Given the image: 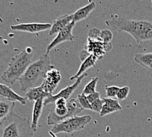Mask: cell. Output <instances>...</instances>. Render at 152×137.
Instances as JSON below:
<instances>
[{"label":"cell","instance_id":"4","mask_svg":"<svg viewBox=\"0 0 152 137\" xmlns=\"http://www.w3.org/2000/svg\"><path fill=\"white\" fill-rule=\"evenodd\" d=\"M54 104L55 106L50 110L47 117L48 125H55L63 121L77 116L84 110L77 99L67 101L64 98H59Z\"/></svg>","mask_w":152,"mask_h":137},{"label":"cell","instance_id":"25","mask_svg":"<svg viewBox=\"0 0 152 137\" xmlns=\"http://www.w3.org/2000/svg\"><path fill=\"white\" fill-rule=\"evenodd\" d=\"M120 89L118 86H111V87H106V93L107 98H115L118 95L119 90Z\"/></svg>","mask_w":152,"mask_h":137},{"label":"cell","instance_id":"2","mask_svg":"<svg viewBox=\"0 0 152 137\" xmlns=\"http://www.w3.org/2000/svg\"><path fill=\"white\" fill-rule=\"evenodd\" d=\"M53 69H55V66L52 65L48 53L43 54L36 61L31 63L19 78L21 90L26 92L30 88H33L40 79L42 78L43 81L47 73Z\"/></svg>","mask_w":152,"mask_h":137},{"label":"cell","instance_id":"15","mask_svg":"<svg viewBox=\"0 0 152 137\" xmlns=\"http://www.w3.org/2000/svg\"><path fill=\"white\" fill-rule=\"evenodd\" d=\"M102 100L104 105L102 110L100 113L101 117L106 116L107 115L122 110V107L119 104L118 100L111 98H102Z\"/></svg>","mask_w":152,"mask_h":137},{"label":"cell","instance_id":"6","mask_svg":"<svg viewBox=\"0 0 152 137\" xmlns=\"http://www.w3.org/2000/svg\"><path fill=\"white\" fill-rule=\"evenodd\" d=\"M91 116L87 115L83 116H75L72 118L53 125L50 133L53 134L66 133H72L83 129L91 121Z\"/></svg>","mask_w":152,"mask_h":137},{"label":"cell","instance_id":"12","mask_svg":"<svg viewBox=\"0 0 152 137\" xmlns=\"http://www.w3.org/2000/svg\"><path fill=\"white\" fill-rule=\"evenodd\" d=\"M72 22V14H64L60 16L59 17H58L54 21L52 24V27L49 30V36H52L53 34H58L60 31L62 30L63 28L67 27L69 24H71Z\"/></svg>","mask_w":152,"mask_h":137},{"label":"cell","instance_id":"29","mask_svg":"<svg viewBox=\"0 0 152 137\" xmlns=\"http://www.w3.org/2000/svg\"><path fill=\"white\" fill-rule=\"evenodd\" d=\"M91 54L87 52V50H83L80 53V59L81 61L83 62L85 59H87V57L89 56Z\"/></svg>","mask_w":152,"mask_h":137},{"label":"cell","instance_id":"13","mask_svg":"<svg viewBox=\"0 0 152 137\" xmlns=\"http://www.w3.org/2000/svg\"><path fill=\"white\" fill-rule=\"evenodd\" d=\"M86 48L88 53L95 56L98 59H102L104 54L106 53L105 51V43L100 40L88 38Z\"/></svg>","mask_w":152,"mask_h":137},{"label":"cell","instance_id":"23","mask_svg":"<svg viewBox=\"0 0 152 137\" xmlns=\"http://www.w3.org/2000/svg\"><path fill=\"white\" fill-rule=\"evenodd\" d=\"M113 38V33L112 31L108 29H104L101 30L100 39L104 43H110L112 40Z\"/></svg>","mask_w":152,"mask_h":137},{"label":"cell","instance_id":"3","mask_svg":"<svg viewBox=\"0 0 152 137\" xmlns=\"http://www.w3.org/2000/svg\"><path fill=\"white\" fill-rule=\"evenodd\" d=\"M34 49L28 47L23 52L15 55L9 63L7 69L3 73L2 80L8 84H12L19 80L32 63Z\"/></svg>","mask_w":152,"mask_h":137},{"label":"cell","instance_id":"18","mask_svg":"<svg viewBox=\"0 0 152 137\" xmlns=\"http://www.w3.org/2000/svg\"><path fill=\"white\" fill-rule=\"evenodd\" d=\"M97 59L98 58L96 56L93 55V54H91L87 59H85L84 61L82 62L78 71L76 73V74L74 76H72L70 78V80L73 81L74 79H77V78L80 77V76L86 73L87 70H88L91 67H94Z\"/></svg>","mask_w":152,"mask_h":137},{"label":"cell","instance_id":"5","mask_svg":"<svg viewBox=\"0 0 152 137\" xmlns=\"http://www.w3.org/2000/svg\"><path fill=\"white\" fill-rule=\"evenodd\" d=\"M34 133L29 119L15 111L0 125V137H33Z\"/></svg>","mask_w":152,"mask_h":137},{"label":"cell","instance_id":"1","mask_svg":"<svg viewBox=\"0 0 152 137\" xmlns=\"http://www.w3.org/2000/svg\"><path fill=\"white\" fill-rule=\"evenodd\" d=\"M105 23L114 31L129 33L138 44L152 40V23L148 21L133 20L121 16L112 15Z\"/></svg>","mask_w":152,"mask_h":137},{"label":"cell","instance_id":"24","mask_svg":"<svg viewBox=\"0 0 152 137\" xmlns=\"http://www.w3.org/2000/svg\"><path fill=\"white\" fill-rule=\"evenodd\" d=\"M101 30L97 28H91L88 31V38L95 40H100Z\"/></svg>","mask_w":152,"mask_h":137},{"label":"cell","instance_id":"8","mask_svg":"<svg viewBox=\"0 0 152 137\" xmlns=\"http://www.w3.org/2000/svg\"><path fill=\"white\" fill-rule=\"evenodd\" d=\"M75 24L74 21L71 24L68 25L67 27L63 28L59 33L57 34V36L51 42H50L47 47V53H48L50 50L53 49L56 46L61 44L66 41H69V42H74V37L72 34V30Z\"/></svg>","mask_w":152,"mask_h":137},{"label":"cell","instance_id":"11","mask_svg":"<svg viewBox=\"0 0 152 137\" xmlns=\"http://www.w3.org/2000/svg\"><path fill=\"white\" fill-rule=\"evenodd\" d=\"M0 96L4 98L9 101H15H15H18L19 103L23 105V106L26 105V98L21 96L20 95L16 93L11 87H9V86L5 84L0 83Z\"/></svg>","mask_w":152,"mask_h":137},{"label":"cell","instance_id":"21","mask_svg":"<svg viewBox=\"0 0 152 137\" xmlns=\"http://www.w3.org/2000/svg\"><path fill=\"white\" fill-rule=\"evenodd\" d=\"M98 81H99L98 77H93L92 78L91 81L89 82H88L87 85L85 87L83 90V94L88 96L96 92V87Z\"/></svg>","mask_w":152,"mask_h":137},{"label":"cell","instance_id":"10","mask_svg":"<svg viewBox=\"0 0 152 137\" xmlns=\"http://www.w3.org/2000/svg\"><path fill=\"white\" fill-rule=\"evenodd\" d=\"M52 24L50 23H21L11 26V30L28 33H38L50 30Z\"/></svg>","mask_w":152,"mask_h":137},{"label":"cell","instance_id":"27","mask_svg":"<svg viewBox=\"0 0 152 137\" xmlns=\"http://www.w3.org/2000/svg\"><path fill=\"white\" fill-rule=\"evenodd\" d=\"M104 102L102 99H97L94 101L93 103H91V107H92V111H94V112L100 113L103 108Z\"/></svg>","mask_w":152,"mask_h":137},{"label":"cell","instance_id":"26","mask_svg":"<svg viewBox=\"0 0 152 137\" xmlns=\"http://www.w3.org/2000/svg\"><path fill=\"white\" fill-rule=\"evenodd\" d=\"M129 92H130V88L127 87V86H125V87L120 88L118 93V95H117L116 96L117 99L119 101L124 100L128 97Z\"/></svg>","mask_w":152,"mask_h":137},{"label":"cell","instance_id":"22","mask_svg":"<svg viewBox=\"0 0 152 137\" xmlns=\"http://www.w3.org/2000/svg\"><path fill=\"white\" fill-rule=\"evenodd\" d=\"M77 100L78 102L80 103L81 106L83 108L84 110H92L91 104L89 102V101L87 99V96L84 94H81L77 96Z\"/></svg>","mask_w":152,"mask_h":137},{"label":"cell","instance_id":"16","mask_svg":"<svg viewBox=\"0 0 152 137\" xmlns=\"http://www.w3.org/2000/svg\"><path fill=\"white\" fill-rule=\"evenodd\" d=\"M44 100L45 98H41L35 101L33 107L32 111V119H31V129L34 130V132H36L37 129V124L38 121L42 116L43 112V109L44 106Z\"/></svg>","mask_w":152,"mask_h":137},{"label":"cell","instance_id":"7","mask_svg":"<svg viewBox=\"0 0 152 137\" xmlns=\"http://www.w3.org/2000/svg\"><path fill=\"white\" fill-rule=\"evenodd\" d=\"M87 76V73H85L83 75L80 76V77L76 79L74 84H73L69 87H66L63 88L62 90L58 92V94L56 95H53V94H49L47 96L44 100V106H47V105H49L50 104L55 103V101L59 99V98H64L66 100L69 99V98L71 96V95L74 93V92L77 88V87L80 86L82 80L86 77Z\"/></svg>","mask_w":152,"mask_h":137},{"label":"cell","instance_id":"14","mask_svg":"<svg viewBox=\"0 0 152 137\" xmlns=\"http://www.w3.org/2000/svg\"><path fill=\"white\" fill-rule=\"evenodd\" d=\"M15 101H9L0 96V125L13 112Z\"/></svg>","mask_w":152,"mask_h":137},{"label":"cell","instance_id":"28","mask_svg":"<svg viewBox=\"0 0 152 137\" xmlns=\"http://www.w3.org/2000/svg\"><path fill=\"white\" fill-rule=\"evenodd\" d=\"M87 96L88 100L89 101V102L91 104L96 100L99 99L100 96V94L99 92H98L96 91L95 92H93V93H92L89 95Z\"/></svg>","mask_w":152,"mask_h":137},{"label":"cell","instance_id":"20","mask_svg":"<svg viewBox=\"0 0 152 137\" xmlns=\"http://www.w3.org/2000/svg\"><path fill=\"white\" fill-rule=\"evenodd\" d=\"M134 60L144 68L152 69V53H136Z\"/></svg>","mask_w":152,"mask_h":137},{"label":"cell","instance_id":"19","mask_svg":"<svg viewBox=\"0 0 152 137\" xmlns=\"http://www.w3.org/2000/svg\"><path fill=\"white\" fill-rule=\"evenodd\" d=\"M49 94H47L43 88L42 84L39 87L30 88L26 92L25 98L29 101H37L41 98H45Z\"/></svg>","mask_w":152,"mask_h":137},{"label":"cell","instance_id":"17","mask_svg":"<svg viewBox=\"0 0 152 137\" xmlns=\"http://www.w3.org/2000/svg\"><path fill=\"white\" fill-rule=\"evenodd\" d=\"M96 5L94 1H91L87 5L84 7L79 9L78 10L76 11L74 13L72 14L73 16V21L74 23L81 21L83 19L87 18L88 15H90L91 13L96 8Z\"/></svg>","mask_w":152,"mask_h":137},{"label":"cell","instance_id":"9","mask_svg":"<svg viewBox=\"0 0 152 137\" xmlns=\"http://www.w3.org/2000/svg\"><path fill=\"white\" fill-rule=\"evenodd\" d=\"M61 73L55 68L47 73L42 84L47 94H52L53 91L58 87L60 81H61Z\"/></svg>","mask_w":152,"mask_h":137}]
</instances>
